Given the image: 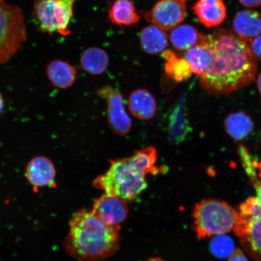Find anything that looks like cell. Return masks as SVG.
Masks as SVG:
<instances>
[{"label":"cell","mask_w":261,"mask_h":261,"mask_svg":"<svg viewBox=\"0 0 261 261\" xmlns=\"http://www.w3.org/2000/svg\"><path fill=\"white\" fill-rule=\"evenodd\" d=\"M204 40L210 48L211 62L199 77L200 86L214 95H225L249 86L255 80L257 64L249 43L236 33L219 29Z\"/></svg>","instance_id":"6da1fadb"},{"label":"cell","mask_w":261,"mask_h":261,"mask_svg":"<svg viewBox=\"0 0 261 261\" xmlns=\"http://www.w3.org/2000/svg\"><path fill=\"white\" fill-rule=\"evenodd\" d=\"M64 241L65 252L80 261H100L118 249L121 227L106 224L91 211H78L71 218Z\"/></svg>","instance_id":"7a4b0ae2"},{"label":"cell","mask_w":261,"mask_h":261,"mask_svg":"<svg viewBox=\"0 0 261 261\" xmlns=\"http://www.w3.org/2000/svg\"><path fill=\"white\" fill-rule=\"evenodd\" d=\"M110 163L107 171L94 179L93 187L125 201L138 198L148 187L146 176L156 172L154 156L145 149L136 151L129 158L110 160Z\"/></svg>","instance_id":"3957f363"},{"label":"cell","mask_w":261,"mask_h":261,"mask_svg":"<svg viewBox=\"0 0 261 261\" xmlns=\"http://www.w3.org/2000/svg\"><path fill=\"white\" fill-rule=\"evenodd\" d=\"M194 230L199 240L230 232L240 220L238 212L226 202L204 200L195 205Z\"/></svg>","instance_id":"277c9868"},{"label":"cell","mask_w":261,"mask_h":261,"mask_svg":"<svg viewBox=\"0 0 261 261\" xmlns=\"http://www.w3.org/2000/svg\"><path fill=\"white\" fill-rule=\"evenodd\" d=\"M26 39L27 31L21 10L0 0V64L14 56Z\"/></svg>","instance_id":"5b68a950"},{"label":"cell","mask_w":261,"mask_h":261,"mask_svg":"<svg viewBox=\"0 0 261 261\" xmlns=\"http://www.w3.org/2000/svg\"><path fill=\"white\" fill-rule=\"evenodd\" d=\"M76 0H35L34 16L39 31L66 36L70 34V22Z\"/></svg>","instance_id":"8992f818"},{"label":"cell","mask_w":261,"mask_h":261,"mask_svg":"<svg viewBox=\"0 0 261 261\" xmlns=\"http://www.w3.org/2000/svg\"><path fill=\"white\" fill-rule=\"evenodd\" d=\"M97 94L106 100L107 120L110 128L119 136L128 134L132 128V120L124 107L122 94L110 86L100 88Z\"/></svg>","instance_id":"52a82bcc"},{"label":"cell","mask_w":261,"mask_h":261,"mask_svg":"<svg viewBox=\"0 0 261 261\" xmlns=\"http://www.w3.org/2000/svg\"><path fill=\"white\" fill-rule=\"evenodd\" d=\"M187 15L185 3L179 0H160L147 12V21L162 30L170 31L184 21Z\"/></svg>","instance_id":"ba28073f"},{"label":"cell","mask_w":261,"mask_h":261,"mask_svg":"<svg viewBox=\"0 0 261 261\" xmlns=\"http://www.w3.org/2000/svg\"><path fill=\"white\" fill-rule=\"evenodd\" d=\"M128 210L126 201L117 196L104 194L94 202L91 211L109 226L121 227Z\"/></svg>","instance_id":"9c48e42d"},{"label":"cell","mask_w":261,"mask_h":261,"mask_svg":"<svg viewBox=\"0 0 261 261\" xmlns=\"http://www.w3.org/2000/svg\"><path fill=\"white\" fill-rule=\"evenodd\" d=\"M56 168L47 156H36L31 160L25 168V176L34 188L55 187Z\"/></svg>","instance_id":"30bf717a"},{"label":"cell","mask_w":261,"mask_h":261,"mask_svg":"<svg viewBox=\"0 0 261 261\" xmlns=\"http://www.w3.org/2000/svg\"><path fill=\"white\" fill-rule=\"evenodd\" d=\"M248 254L256 261H261V218L244 220L240 217L233 230Z\"/></svg>","instance_id":"8fae6325"},{"label":"cell","mask_w":261,"mask_h":261,"mask_svg":"<svg viewBox=\"0 0 261 261\" xmlns=\"http://www.w3.org/2000/svg\"><path fill=\"white\" fill-rule=\"evenodd\" d=\"M192 9L205 27H217L226 18V8L223 0H198Z\"/></svg>","instance_id":"7c38bea8"},{"label":"cell","mask_w":261,"mask_h":261,"mask_svg":"<svg viewBox=\"0 0 261 261\" xmlns=\"http://www.w3.org/2000/svg\"><path fill=\"white\" fill-rule=\"evenodd\" d=\"M234 33L249 42L261 33V14L254 10L238 12L233 21Z\"/></svg>","instance_id":"4fadbf2b"},{"label":"cell","mask_w":261,"mask_h":261,"mask_svg":"<svg viewBox=\"0 0 261 261\" xmlns=\"http://www.w3.org/2000/svg\"><path fill=\"white\" fill-rule=\"evenodd\" d=\"M128 107L134 116L146 120L154 117L158 106L154 96L148 90L140 89L130 94Z\"/></svg>","instance_id":"5bb4252c"},{"label":"cell","mask_w":261,"mask_h":261,"mask_svg":"<svg viewBox=\"0 0 261 261\" xmlns=\"http://www.w3.org/2000/svg\"><path fill=\"white\" fill-rule=\"evenodd\" d=\"M46 74L54 86L58 89H67L76 81L77 70L76 67L68 62L56 60L47 65Z\"/></svg>","instance_id":"9a60e30c"},{"label":"cell","mask_w":261,"mask_h":261,"mask_svg":"<svg viewBox=\"0 0 261 261\" xmlns=\"http://www.w3.org/2000/svg\"><path fill=\"white\" fill-rule=\"evenodd\" d=\"M204 35L189 24L179 25L172 29L169 39L175 48L179 51H187L200 43Z\"/></svg>","instance_id":"2e32d148"},{"label":"cell","mask_w":261,"mask_h":261,"mask_svg":"<svg viewBox=\"0 0 261 261\" xmlns=\"http://www.w3.org/2000/svg\"><path fill=\"white\" fill-rule=\"evenodd\" d=\"M165 59V72L169 79L175 83L187 81L193 72L184 57L178 56L171 50L163 52Z\"/></svg>","instance_id":"e0dca14e"},{"label":"cell","mask_w":261,"mask_h":261,"mask_svg":"<svg viewBox=\"0 0 261 261\" xmlns=\"http://www.w3.org/2000/svg\"><path fill=\"white\" fill-rule=\"evenodd\" d=\"M140 44L146 53L156 55L166 50L168 35L164 31L154 25L147 26L140 35Z\"/></svg>","instance_id":"ac0fdd59"},{"label":"cell","mask_w":261,"mask_h":261,"mask_svg":"<svg viewBox=\"0 0 261 261\" xmlns=\"http://www.w3.org/2000/svg\"><path fill=\"white\" fill-rule=\"evenodd\" d=\"M205 35L200 43L186 51L184 58L190 66L192 72L198 77L206 73L211 62L210 47L204 40Z\"/></svg>","instance_id":"d6986e66"},{"label":"cell","mask_w":261,"mask_h":261,"mask_svg":"<svg viewBox=\"0 0 261 261\" xmlns=\"http://www.w3.org/2000/svg\"><path fill=\"white\" fill-rule=\"evenodd\" d=\"M109 18L114 24L128 26L138 23L140 15L130 0H115L110 9Z\"/></svg>","instance_id":"ffe728a7"},{"label":"cell","mask_w":261,"mask_h":261,"mask_svg":"<svg viewBox=\"0 0 261 261\" xmlns=\"http://www.w3.org/2000/svg\"><path fill=\"white\" fill-rule=\"evenodd\" d=\"M224 125L228 135L237 141L249 136L254 126L250 117L243 112L229 114L225 120Z\"/></svg>","instance_id":"44dd1931"},{"label":"cell","mask_w":261,"mask_h":261,"mask_svg":"<svg viewBox=\"0 0 261 261\" xmlns=\"http://www.w3.org/2000/svg\"><path fill=\"white\" fill-rule=\"evenodd\" d=\"M80 62L82 67L87 73L99 75L105 72L109 67V57L103 49L92 47L84 51Z\"/></svg>","instance_id":"7402d4cb"},{"label":"cell","mask_w":261,"mask_h":261,"mask_svg":"<svg viewBox=\"0 0 261 261\" xmlns=\"http://www.w3.org/2000/svg\"><path fill=\"white\" fill-rule=\"evenodd\" d=\"M184 102L185 101L182 100L178 103L169 118V136L172 141L175 143L184 141L189 132Z\"/></svg>","instance_id":"603a6c76"},{"label":"cell","mask_w":261,"mask_h":261,"mask_svg":"<svg viewBox=\"0 0 261 261\" xmlns=\"http://www.w3.org/2000/svg\"><path fill=\"white\" fill-rule=\"evenodd\" d=\"M255 197H250L240 205V216L244 220L261 218V181L253 182Z\"/></svg>","instance_id":"cb8c5ba5"},{"label":"cell","mask_w":261,"mask_h":261,"mask_svg":"<svg viewBox=\"0 0 261 261\" xmlns=\"http://www.w3.org/2000/svg\"><path fill=\"white\" fill-rule=\"evenodd\" d=\"M233 247L232 240L224 234L216 236L211 244L212 253L219 257L229 256L234 251Z\"/></svg>","instance_id":"d4e9b609"},{"label":"cell","mask_w":261,"mask_h":261,"mask_svg":"<svg viewBox=\"0 0 261 261\" xmlns=\"http://www.w3.org/2000/svg\"><path fill=\"white\" fill-rule=\"evenodd\" d=\"M240 151L241 159L243 160L244 167L246 169L247 174L254 182L256 181L255 179L256 169L258 168V163L251 160L249 153L244 147H241Z\"/></svg>","instance_id":"484cf974"},{"label":"cell","mask_w":261,"mask_h":261,"mask_svg":"<svg viewBox=\"0 0 261 261\" xmlns=\"http://www.w3.org/2000/svg\"><path fill=\"white\" fill-rule=\"evenodd\" d=\"M249 46L255 60L261 61V35L249 42Z\"/></svg>","instance_id":"4316f807"},{"label":"cell","mask_w":261,"mask_h":261,"mask_svg":"<svg viewBox=\"0 0 261 261\" xmlns=\"http://www.w3.org/2000/svg\"><path fill=\"white\" fill-rule=\"evenodd\" d=\"M227 261H248V260L243 251L237 249H234L232 253L230 254Z\"/></svg>","instance_id":"83f0119b"},{"label":"cell","mask_w":261,"mask_h":261,"mask_svg":"<svg viewBox=\"0 0 261 261\" xmlns=\"http://www.w3.org/2000/svg\"><path fill=\"white\" fill-rule=\"evenodd\" d=\"M241 4L248 8L259 7L261 6V0H239Z\"/></svg>","instance_id":"f1b7e54d"},{"label":"cell","mask_w":261,"mask_h":261,"mask_svg":"<svg viewBox=\"0 0 261 261\" xmlns=\"http://www.w3.org/2000/svg\"><path fill=\"white\" fill-rule=\"evenodd\" d=\"M5 107V100L4 98L1 93H0V114H1L3 112V109H4Z\"/></svg>","instance_id":"f546056e"},{"label":"cell","mask_w":261,"mask_h":261,"mask_svg":"<svg viewBox=\"0 0 261 261\" xmlns=\"http://www.w3.org/2000/svg\"><path fill=\"white\" fill-rule=\"evenodd\" d=\"M257 86L261 95V72L259 73L258 77H257Z\"/></svg>","instance_id":"4dcf8cb0"},{"label":"cell","mask_w":261,"mask_h":261,"mask_svg":"<svg viewBox=\"0 0 261 261\" xmlns=\"http://www.w3.org/2000/svg\"><path fill=\"white\" fill-rule=\"evenodd\" d=\"M144 261H165L161 258H159V257H151V258H149Z\"/></svg>","instance_id":"1f68e13d"},{"label":"cell","mask_w":261,"mask_h":261,"mask_svg":"<svg viewBox=\"0 0 261 261\" xmlns=\"http://www.w3.org/2000/svg\"><path fill=\"white\" fill-rule=\"evenodd\" d=\"M258 175L261 181V161L258 163Z\"/></svg>","instance_id":"d6a6232c"},{"label":"cell","mask_w":261,"mask_h":261,"mask_svg":"<svg viewBox=\"0 0 261 261\" xmlns=\"http://www.w3.org/2000/svg\"><path fill=\"white\" fill-rule=\"evenodd\" d=\"M179 1H181L182 2L186 3V2H188V1H191V0H179Z\"/></svg>","instance_id":"836d02e7"}]
</instances>
